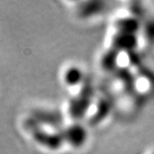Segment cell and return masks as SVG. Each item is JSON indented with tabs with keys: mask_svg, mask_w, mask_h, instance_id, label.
<instances>
[{
	"mask_svg": "<svg viewBox=\"0 0 154 154\" xmlns=\"http://www.w3.org/2000/svg\"><path fill=\"white\" fill-rule=\"evenodd\" d=\"M30 117L35 122L45 127H51L58 130L62 122L61 114L54 109H35L32 112Z\"/></svg>",
	"mask_w": 154,
	"mask_h": 154,
	"instance_id": "7a4b0ae2",
	"label": "cell"
},
{
	"mask_svg": "<svg viewBox=\"0 0 154 154\" xmlns=\"http://www.w3.org/2000/svg\"><path fill=\"white\" fill-rule=\"evenodd\" d=\"M82 77V71L77 66H70L63 73V81L67 85L73 86L81 82Z\"/></svg>",
	"mask_w": 154,
	"mask_h": 154,
	"instance_id": "277c9868",
	"label": "cell"
},
{
	"mask_svg": "<svg viewBox=\"0 0 154 154\" xmlns=\"http://www.w3.org/2000/svg\"><path fill=\"white\" fill-rule=\"evenodd\" d=\"M61 132L64 141L68 142L72 147L81 146L85 143L86 138V133L85 129L81 125H78L76 124L68 126Z\"/></svg>",
	"mask_w": 154,
	"mask_h": 154,
	"instance_id": "3957f363",
	"label": "cell"
},
{
	"mask_svg": "<svg viewBox=\"0 0 154 154\" xmlns=\"http://www.w3.org/2000/svg\"><path fill=\"white\" fill-rule=\"evenodd\" d=\"M24 127L35 143L48 149L57 150L64 142L62 132L59 130L54 132L48 131L45 126L38 125L30 116L24 121Z\"/></svg>",
	"mask_w": 154,
	"mask_h": 154,
	"instance_id": "6da1fadb",
	"label": "cell"
}]
</instances>
